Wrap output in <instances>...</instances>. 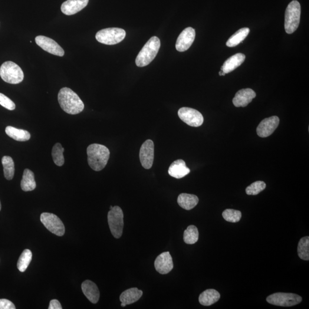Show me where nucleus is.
<instances>
[{
  "label": "nucleus",
  "instance_id": "f257e3e1",
  "mask_svg": "<svg viewBox=\"0 0 309 309\" xmlns=\"http://www.w3.org/2000/svg\"><path fill=\"white\" fill-rule=\"evenodd\" d=\"M58 101L62 110L68 114H80L84 108L83 101L74 91L69 88L61 89L58 94Z\"/></svg>",
  "mask_w": 309,
  "mask_h": 309
},
{
  "label": "nucleus",
  "instance_id": "f03ea898",
  "mask_svg": "<svg viewBox=\"0 0 309 309\" xmlns=\"http://www.w3.org/2000/svg\"><path fill=\"white\" fill-rule=\"evenodd\" d=\"M89 166L95 172H100L106 166L110 156L109 149L99 144H93L87 150Z\"/></svg>",
  "mask_w": 309,
  "mask_h": 309
},
{
  "label": "nucleus",
  "instance_id": "7ed1b4c3",
  "mask_svg": "<svg viewBox=\"0 0 309 309\" xmlns=\"http://www.w3.org/2000/svg\"><path fill=\"white\" fill-rule=\"evenodd\" d=\"M160 47V39L156 36H153L146 42L137 56L135 60L137 66L144 67L150 64L156 57Z\"/></svg>",
  "mask_w": 309,
  "mask_h": 309
},
{
  "label": "nucleus",
  "instance_id": "20e7f679",
  "mask_svg": "<svg viewBox=\"0 0 309 309\" xmlns=\"http://www.w3.org/2000/svg\"><path fill=\"white\" fill-rule=\"evenodd\" d=\"M301 14L300 2L296 0L292 1L288 6L285 12V29L288 34H292L299 27Z\"/></svg>",
  "mask_w": 309,
  "mask_h": 309
},
{
  "label": "nucleus",
  "instance_id": "39448f33",
  "mask_svg": "<svg viewBox=\"0 0 309 309\" xmlns=\"http://www.w3.org/2000/svg\"><path fill=\"white\" fill-rule=\"evenodd\" d=\"M0 77L6 83L18 84L24 80V75L21 68L12 61H6L0 67Z\"/></svg>",
  "mask_w": 309,
  "mask_h": 309
},
{
  "label": "nucleus",
  "instance_id": "423d86ee",
  "mask_svg": "<svg viewBox=\"0 0 309 309\" xmlns=\"http://www.w3.org/2000/svg\"><path fill=\"white\" fill-rule=\"evenodd\" d=\"M126 36V32L123 29L109 28L98 31L96 35V39L101 44L115 45L122 41Z\"/></svg>",
  "mask_w": 309,
  "mask_h": 309
},
{
  "label": "nucleus",
  "instance_id": "0eeeda50",
  "mask_svg": "<svg viewBox=\"0 0 309 309\" xmlns=\"http://www.w3.org/2000/svg\"><path fill=\"white\" fill-rule=\"evenodd\" d=\"M123 210L119 206H114L108 213V222L112 234L119 239L123 234L124 227Z\"/></svg>",
  "mask_w": 309,
  "mask_h": 309
},
{
  "label": "nucleus",
  "instance_id": "6e6552de",
  "mask_svg": "<svg viewBox=\"0 0 309 309\" xmlns=\"http://www.w3.org/2000/svg\"><path fill=\"white\" fill-rule=\"evenodd\" d=\"M302 300L301 296L292 293L277 292L269 295L266 298L268 303L279 307H290L300 304Z\"/></svg>",
  "mask_w": 309,
  "mask_h": 309
},
{
  "label": "nucleus",
  "instance_id": "1a4fd4ad",
  "mask_svg": "<svg viewBox=\"0 0 309 309\" xmlns=\"http://www.w3.org/2000/svg\"><path fill=\"white\" fill-rule=\"evenodd\" d=\"M40 221L49 232L58 236L65 234V226L60 219L54 213L44 212L41 213Z\"/></svg>",
  "mask_w": 309,
  "mask_h": 309
},
{
  "label": "nucleus",
  "instance_id": "9d476101",
  "mask_svg": "<svg viewBox=\"0 0 309 309\" xmlns=\"http://www.w3.org/2000/svg\"><path fill=\"white\" fill-rule=\"evenodd\" d=\"M178 116L183 122L189 126L198 127L203 123V115L198 111L193 108L183 107L178 111Z\"/></svg>",
  "mask_w": 309,
  "mask_h": 309
},
{
  "label": "nucleus",
  "instance_id": "9b49d317",
  "mask_svg": "<svg viewBox=\"0 0 309 309\" xmlns=\"http://www.w3.org/2000/svg\"><path fill=\"white\" fill-rule=\"evenodd\" d=\"M35 41L39 47L49 54L60 57L64 55V49L53 39L44 36H38L35 38Z\"/></svg>",
  "mask_w": 309,
  "mask_h": 309
},
{
  "label": "nucleus",
  "instance_id": "f8f14e48",
  "mask_svg": "<svg viewBox=\"0 0 309 309\" xmlns=\"http://www.w3.org/2000/svg\"><path fill=\"white\" fill-rule=\"evenodd\" d=\"M141 165L146 169H150L154 159V144L153 141L147 140L141 146L139 153Z\"/></svg>",
  "mask_w": 309,
  "mask_h": 309
},
{
  "label": "nucleus",
  "instance_id": "ddd939ff",
  "mask_svg": "<svg viewBox=\"0 0 309 309\" xmlns=\"http://www.w3.org/2000/svg\"><path fill=\"white\" fill-rule=\"evenodd\" d=\"M195 38V31L194 29L188 27L184 29L179 37L177 38L176 42V49L177 51L185 52L192 45Z\"/></svg>",
  "mask_w": 309,
  "mask_h": 309
},
{
  "label": "nucleus",
  "instance_id": "4468645a",
  "mask_svg": "<svg viewBox=\"0 0 309 309\" xmlns=\"http://www.w3.org/2000/svg\"><path fill=\"white\" fill-rule=\"evenodd\" d=\"M279 124V118L273 116L263 120L256 128V133L261 137H267L273 133Z\"/></svg>",
  "mask_w": 309,
  "mask_h": 309
},
{
  "label": "nucleus",
  "instance_id": "2eb2a0df",
  "mask_svg": "<svg viewBox=\"0 0 309 309\" xmlns=\"http://www.w3.org/2000/svg\"><path fill=\"white\" fill-rule=\"evenodd\" d=\"M156 270L161 274H166L172 270L174 264L170 252H164L157 256L154 262Z\"/></svg>",
  "mask_w": 309,
  "mask_h": 309
},
{
  "label": "nucleus",
  "instance_id": "dca6fc26",
  "mask_svg": "<svg viewBox=\"0 0 309 309\" xmlns=\"http://www.w3.org/2000/svg\"><path fill=\"white\" fill-rule=\"evenodd\" d=\"M256 97V93L251 88L242 89L235 94L232 103L236 107H245Z\"/></svg>",
  "mask_w": 309,
  "mask_h": 309
},
{
  "label": "nucleus",
  "instance_id": "f3484780",
  "mask_svg": "<svg viewBox=\"0 0 309 309\" xmlns=\"http://www.w3.org/2000/svg\"><path fill=\"white\" fill-rule=\"evenodd\" d=\"M89 0H67L61 5V12L67 16L74 15L86 7Z\"/></svg>",
  "mask_w": 309,
  "mask_h": 309
},
{
  "label": "nucleus",
  "instance_id": "a211bd4d",
  "mask_svg": "<svg viewBox=\"0 0 309 309\" xmlns=\"http://www.w3.org/2000/svg\"><path fill=\"white\" fill-rule=\"evenodd\" d=\"M81 289L85 297L93 304H97L99 300L100 292L94 282L86 280L81 285Z\"/></svg>",
  "mask_w": 309,
  "mask_h": 309
},
{
  "label": "nucleus",
  "instance_id": "6ab92c4d",
  "mask_svg": "<svg viewBox=\"0 0 309 309\" xmlns=\"http://www.w3.org/2000/svg\"><path fill=\"white\" fill-rule=\"evenodd\" d=\"M169 175L176 179H181L188 175L190 170L186 166L185 161L178 159L171 164L169 171Z\"/></svg>",
  "mask_w": 309,
  "mask_h": 309
},
{
  "label": "nucleus",
  "instance_id": "aec40b11",
  "mask_svg": "<svg viewBox=\"0 0 309 309\" xmlns=\"http://www.w3.org/2000/svg\"><path fill=\"white\" fill-rule=\"evenodd\" d=\"M245 55L239 53L232 56L229 58L223 63L221 67V70L225 72L226 74L235 70L241 65L245 60Z\"/></svg>",
  "mask_w": 309,
  "mask_h": 309
},
{
  "label": "nucleus",
  "instance_id": "412c9836",
  "mask_svg": "<svg viewBox=\"0 0 309 309\" xmlns=\"http://www.w3.org/2000/svg\"><path fill=\"white\" fill-rule=\"evenodd\" d=\"M142 295L143 291L137 288H131L121 294L120 301L126 305L132 304L139 300Z\"/></svg>",
  "mask_w": 309,
  "mask_h": 309
},
{
  "label": "nucleus",
  "instance_id": "4be33fe9",
  "mask_svg": "<svg viewBox=\"0 0 309 309\" xmlns=\"http://www.w3.org/2000/svg\"><path fill=\"white\" fill-rule=\"evenodd\" d=\"M221 295L214 289H208L202 292L199 297V303L206 307H209L218 302Z\"/></svg>",
  "mask_w": 309,
  "mask_h": 309
},
{
  "label": "nucleus",
  "instance_id": "5701e85b",
  "mask_svg": "<svg viewBox=\"0 0 309 309\" xmlns=\"http://www.w3.org/2000/svg\"><path fill=\"white\" fill-rule=\"evenodd\" d=\"M177 201L182 208L186 210H190L194 208L198 205L199 199L198 196L195 195L183 193L179 195Z\"/></svg>",
  "mask_w": 309,
  "mask_h": 309
},
{
  "label": "nucleus",
  "instance_id": "b1692460",
  "mask_svg": "<svg viewBox=\"0 0 309 309\" xmlns=\"http://www.w3.org/2000/svg\"><path fill=\"white\" fill-rule=\"evenodd\" d=\"M5 133L8 136L16 141H26L31 139V134L28 131L22 129H18V128L14 127H6Z\"/></svg>",
  "mask_w": 309,
  "mask_h": 309
},
{
  "label": "nucleus",
  "instance_id": "393cba45",
  "mask_svg": "<svg viewBox=\"0 0 309 309\" xmlns=\"http://www.w3.org/2000/svg\"><path fill=\"white\" fill-rule=\"evenodd\" d=\"M21 187L25 192H31L36 189L35 175L31 170L27 169L24 170L21 182Z\"/></svg>",
  "mask_w": 309,
  "mask_h": 309
},
{
  "label": "nucleus",
  "instance_id": "a878e982",
  "mask_svg": "<svg viewBox=\"0 0 309 309\" xmlns=\"http://www.w3.org/2000/svg\"><path fill=\"white\" fill-rule=\"evenodd\" d=\"M250 32L248 28H243L236 32L234 35L229 39L226 42V45L229 47H234L239 45L247 37Z\"/></svg>",
  "mask_w": 309,
  "mask_h": 309
},
{
  "label": "nucleus",
  "instance_id": "bb28decb",
  "mask_svg": "<svg viewBox=\"0 0 309 309\" xmlns=\"http://www.w3.org/2000/svg\"><path fill=\"white\" fill-rule=\"evenodd\" d=\"M2 164L5 178L12 180L14 178L15 172L14 160L11 156H4L2 158Z\"/></svg>",
  "mask_w": 309,
  "mask_h": 309
},
{
  "label": "nucleus",
  "instance_id": "cd10ccee",
  "mask_svg": "<svg viewBox=\"0 0 309 309\" xmlns=\"http://www.w3.org/2000/svg\"><path fill=\"white\" fill-rule=\"evenodd\" d=\"M198 230L195 226H189L184 232L183 239L187 244H194V243L198 242Z\"/></svg>",
  "mask_w": 309,
  "mask_h": 309
},
{
  "label": "nucleus",
  "instance_id": "c85d7f7f",
  "mask_svg": "<svg viewBox=\"0 0 309 309\" xmlns=\"http://www.w3.org/2000/svg\"><path fill=\"white\" fill-rule=\"evenodd\" d=\"M64 149L60 143L55 144L52 149V156L56 165L62 166L64 165L65 160L63 153Z\"/></svg>",
  "mask_w": 309,
  "mask_h": 309
},
{
  "label": "nucleus",
  "instance_id": "c756f323",
  "mask_svg": "<svg viewBox=\"0 0 309 309\" xmlns=\"http://www.w3.org/2000/svg\"><path fill=\"white\" fill-rule=\"evenodd\" d=\"M298 254L299 257L305 261L309 260V237L305 236L299 242L298 245Z\"/></svg>",
  "mask_w": 309,
  "mask_h": 309
},
{
  "label": "nucleus",
  "instance_id": "7c9ffc66",
  "mask_svg": "<svg viewBox=\"0 0 309 309\" xmlns=\"http://www.w3.org/2000/svg\"><path fill=\"white\" fill-rule=\"evenodd\" d=\"M32 253L31 251L26 249L22 252L19 259L17 266L19 271L24 272L32 261Z\"/></svg>",
  "mask_w": 309,
  "mask_h": 309
},
{
  "label": "nucleus",
  "instance_id": "2f4dec72",
  "mask_svg": "<svg viewBox=\"0 0 309 309\" xmlns=\"http://www.w3.org/2000/svg\"><path fill=\"white\" fill-rule=\"evenodd\" d=\"M222 216L226 221L236 223L241 220L242 213L238 210L226 209L223 212Z\"/></svg>",
  "mask_w": 309,
  "mask_h": 309
},
{
  "label": "nucleus",
  "instance_id": "473e14b6",
  "mask_svg": "<svg viewBox=\"0 0 309 309\" xmlns=\"http://www.w3.org/2000/svg\"><path fill=\"white\" fill-rule=\"evenodd\" d=\"M266 185L264 182L256 181L249 186L246 189V193L249 195H256L266 189Z\"/></svg>",
  "mask_w": 309,
  "mask_h": 309
},
{
  "label": "nucleus",
  "instance_id": "72a5a7b5",
  "mask_svg": "<svg viewBox=\"0 0 309 309\" xmlns=\"http://www.w3.org/2000/svg\"><path fill=\"white\" fill-rule=\"evenodd\" d=\"M0 105L10 111L14 110L16 108L14 102L1 93H0Z\"/></svg>",
  "mask_w": 309,
  "mask_h": 309
},
{
  "label": "nucleus",
  "instance_id": "f704fd0d",
  "mask_svg": "<svg viewBox=\"0 0 309 309\" xmlns=\"http://www.w3.org/2000/svg\"><path fill=\"white\" fill-rule=\"evenodd\" d=\"M16 307L11 301L6 299H0V309H15Z\"/></svg>",
  "mask_w": 309,
  "mask_h": 309
},
{
  "label": "nucleus",
  "instance_id": "c9c22d12",
  "mask_svg": "<svg viewBox=\"0 0 309 309\" xmlns=\"http://www.w3.org/2000/svg\"><path fill=\"white\" fill-rule=\"evenodd\" d=\"M49 309H62L61 305L57 300H53L50 302L48 307Z\"/></svg>",
  "mask_w": 309,
  "mask_h": 309
},
{
  "label": "nucleus",
  "instance_id": "e433bc0d",
  "mask_svg": "<svg viewBox=\"0 0 309 309\" xmlns=\"http://www.w3.org/2000/svg\"><path fill=\"white\" fill-rule=\"evenodd\" d=\"M219 75L220 76H225L226 74L224 72L221 70V71L219 72Z\"/></svg>",
  "mask_w": 309,
  "mask_h": 309
},
{
  "label": "nucleus",
  "instance_id": "4c0bfd02",
  "mask_svg": "<svg viewBox=\"0 0 309 309\" xmlns=\"http://www.w3.org/2000/svg\"><path fill=\"white\" fill-rule=\"evenodd\" d=\"M126 305H124V304H123V303H121V307H126Z\"/></svg>",
  "mask_w": 309,
  "mask_h": 309
},
{
  "label": "nucleus",
  "instance_id": "58836bf2",
  "mask_svg": "<svg viewBox=\"0 0 309 309\" xmlns=\"http://www.w3.org/2000/svg\"><path fill=\"white\" fill-rule=\"evenodd\" d=\"M1 202H0V211H1Z\"/></svg>",
  "mask_w": 309,
  "mask_h": 309
},
{
  "label": "nucleus",
  "instance_id": "ea45409f",
  "mask_svg": "<svg viewBox=\"0 0 309 309\" xmlns=\"http://www.w3.org/2000/svg\"><path fill=\"white\" fill-rule=\"evenodd\" d=\"M113 207L111 206L110 207V210H111V209H113Z\"/></svg>",
  "mask_w": 309,
  "mask_h": 309
}]
</instances>
